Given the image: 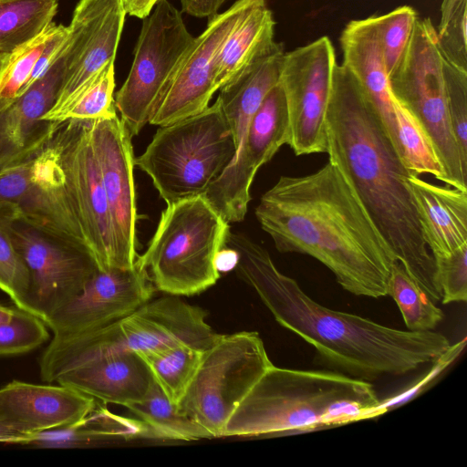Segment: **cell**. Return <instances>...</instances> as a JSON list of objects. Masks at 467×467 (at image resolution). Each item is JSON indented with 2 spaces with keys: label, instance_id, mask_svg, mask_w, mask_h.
Returning a JSON list of instances; mask_svg holds the SVG:
<instances>
[{
  "label": "cell",
  "instance_id": "277c9868",
  "mask_svg": "<svg viewBox=\"0 0 467 467\" xmlns=\"http://www.w3.org/2000/svg\"><path fill=\"white\" fill-rule=\"evenodd\" d=\"M380 401L365 379L274 364L228 420L223 437L307 431L373 417Z\"/></svg>",
  "mask_w": 467,
  "mask_h": 467
},
{
  "label": "cell",
  "instance_id": "83f0119b",
  "mask_svg": "<svg viewBox=\"0 0 467 467\" xmlns=\"http://www.w3.org/2000/svg\"><path fill=\"white\" fill-rule=\"evenodd\" d=\"M57 0H0V52L8 54L53 22Z\"/></svg>",
  "mask_w": 467,
  "mask_h": 467
},
{
  "label": "cell",
  "instance_id": "ffe728a7",
  "mask_svg": "<svg viewBox=\"0 0 467 467\" xmlns=\"http://www.w3.org/2000/svg\"><path fill=\"white\" fill-rule=\"evenodd\" d=\"M62 76L61 57L41 78L0 112V170L34 155L52 137L59 121L45 120L43 116L56 100Z\"/></svg>",
  "mask_w": 467,
  "mask_h": 467
},
{
  "label": "cell",
  "instance_id": "d4e9b609",
  "mask_svg": "<svg viewBox=\"0 0 467 467\" xmlns=\"http://www.w3.org/2000/svg\"><path fill=\"white\" fill-rule=\"evenodd\" d=\"M149 427L139 419L111 412L98 402L84 419L30 434L24 445L40 448H80L115 441L149 439Z\"/></svg>",
  "mask_w": 467,
  "mask_h": 467
},
{
  "label": "cell",
  "instance_id": "cb8c5ba5",
  "mask_svg": "<svg viewBox=\"0 0 467 467\" xmlns=\"http://www.w3.org/2000/svg\"><path fill=\"white\" fill-rule=\"evenodd\" d=\"M408 183L423 239L433 257L447 255L467 244V191L437 185L412 173Z\"/></svg>",
  "mask_w": 467,
  "mask_h": 467
},
{
  "label": "cell",
  "instance_id": "b9f144b4",
  "mask_svg": "<svg viewBox=\"0 0 467 467\" xmlns=\"http://www.w3.org/2000/svg\"><path fill=\"white\" fill-rule=\"evenodd\" d=\"M161 0H121L126 15L140 19L150 15Z\"/></svg>",
  "mask_w": 467,
  "mask_h": 467
},
{
  "label": "cell",
  "instance_id": "e575fe53",
  "mask_svg": "<svg viewBox=\"0 0 467 467\" xmlns=\"http://www.w3.org/2000/svg\"><path fill=\"white\" fill-rule=\"evenodd\" d=\"M417 12L409 5L375 16L379 41L388 77L403 58L418 20Z\"/></svg>",
  "mask_w": 467,
  "mask_h": 467
},
{
  "label": "cell",
  "instance_id": "4fadbf2b",
  "mask_svg": "<svg viewBox=\"0 0 467 467\" xmlns=\"http://www.w3.org/2000/svg\"><path fill=\"white\" fill-rule=\"evenodd\" d=\"M337 64L327 36L284 55L279 83L288 109V145L297 156L327 150L325 119Z\"/></svg>",
  "mask_w": 467,
  "mask_h": 467
},
{
  "label": "cell",
  "instance_id": "5bb4252c",
  "mask_svg": "<svg viewBox=\"0 0 467 467\" xmlns=\"http://www.w3.org/2000/svg\"><path fill=\"white\" fill-rule=\"evenodd\" d=\"M10 230L29 271V311L42 320L77 296L99 269L84 246L18 221Z\"/></svg>",
  "mask_w": 467,
  "mask_h": 467
},
{
  "label": "cell",
  "instance_id": "7bdbcfd3",
  "mask_svg": "<svg viewBox=\"0 0 467 467\" xmlns=\"http://www.w3.org/2000/svg\"><path fill=\"white\" fill-rule=\"evenodd\" d=\"M30 434L19 431L0 420V442L24 445Z\"/></svg>",
  "mask_w": 467,
  "mask_h": 467
},
{
  "label": "cell",
  "instance_id": "836d02e7",
  "mask_svg": "<svg viewBox=\"0 0 467 467\" xmlns=\"http://www.w3.org/2000/svg\"><path fill=\"white\" fill-rule=\"evenodd\" d=\"M114 88L115 60H112L82 88L58 121L98 119L117 115Z\"/></svg>",
  "mask_w": 467,
  "mask_h": 467
},
{
  "label": "cell",
  "instance_id": "ab89813d",
  "mask_svg": "<svg viewBox=\"0 0 467 467\" xmlns=\"http://www.w3.org/2000/svg\"><path fill=\"white\" fill-rule=\"evenodd\" d=\"M67 27L63 25H58L55 34L48 41L36 61L31 76L21 92V95L25 93L35 82L41 78L63 56L67 45Z\"/></svg>",
  "mask_w": 467,
  "mask_h": 467
},
{
  "label": "cell",
  "instance_id": "7c38bea8",
  "mask_svg": "<svg viewBox=\"0 0 467 467\" xmlns=\"http://www.w3.org/2000/svg\"><path fill=\"white\" fill-rule=\"evenodd\" d=\"M0 203L11 206L18 222L88 249L53 135L34 155L0 170Z\"/></svg>",
  "mask_w": 467,
  "mask_h": 467
},
{
  "label": "cell",
  "instance_id": "ac0fdd59",
  "mask_svg": "<svg viewBox=\"0 0 467 467\" xmlns=\"http://www.w3.org/2000/svg\"><path fill=\"white\" fill-rule=\"evenodd\" d=\"M131 139L118 115L91 119V140L110 213L118 268L133 267L139 256Z\"/></svg>",
  "mask_w": 467,
  "mask_h": 467
},
{
  "label": "cell",
  "instance_id": "74e56055",
  "mask_svg": "<svg viewBox=\"0 0 467 467\" xmlns=\"http://www.w3.org/2000/svg\"><path fill=\"white\" fill-rule=\"evenodd\" d=\"M447 103L461 161L467 169V70L453 62L447 72Z\"/></svg>",
  "mask_w": 467,
  "mask_h": 467
},
{
  "label": "cell",
  "instance_id": "2e32d148",
  "mask_svg": "<svg viewBox=\"0 0 467 467\" xmlns=\"http://www.w3.org/2000/svg\"><path fill=\"white\" fill-rule=\"evenodd\" d=\"M286 99L278 82L254 113L241 152L210 185L203 196L227 223L242 222L251 201L250 188L261 166L289 143Z\"/></svg>",
  "mask_w": 467,
  "mask_h": 467
},
{
  "label": "cell",
  "instance_id": "7dc6e473",
  "mask_svg": "<svg viewBox=\"0 0 467 467\" xmlns=\"http://www.w3.org/2000/svg\"><path fill=\"white\" fill-rule=\"evenodd\" d=\"M0 54H2V53L0 52ZM4 54H5V53H4Z\"/></svg>",
  "mask_w": 467,
  "mask_h": 467
},
{
  "label": "cell",
  "instance_id": "7402d4cb",
  "mask_svg": "<svg viewBox=\"0 0 467 467\" xmlns=\"http://www.w3.org/2000/svg\"><path fill=\"white\" fill-rule=\"evenodd\" d=\"M152 376L135 352L106 355L57 377L55 383L94 398L103 404L128 407L146 395Z\"/></svg>",
  "mask_w": 467,
  "mask_h": 467
},
{
  "label": "cell",
  "instance_id": "e0dca14e",
  "mask_svg": "<svg viewBox=\"0 0 467 467\" xmlns=\"http://www.w3.org/2000/svg\"><path fill=\"white\" fill-rule=\"evenodd\" d=\"M264 0H237L224 12L209 18L204 31L194 40L179 63L155 106L149 122L167 125L202 112L218 90L215 55L237 23Z\"/></svg>",
  "mask_w": 467,
  "mask_h": 467
},
{
  "label": "cell",
  "instance_id": "d6a6232c",
  "mask_svg": "<svg viewBox=\"0 0 467 467\" xmlns=\"http://www.w3.org/2000/svg\"><path fill=\"white\" fill-rule=\"evenodd\" d=\"M57 26L52 23L42 33L5 56L0 67V112L21 95L36 61Z\"/></svg>",
  "mask_w": 467,
  "mask_h": 467
},
{
  "label": "cell",
  "instance_id": "44dd1931",
  "mask_svg": "<svg viewBox=\"0 0 467 467\" xmlns=\"http://www.w3.org/2000/svg\"><path fill=\"white\" fill-rule=\"evenodd\" d=\"M98 400L68 387L12 380L0 388V420L33 433L84 419Z\"/></svg>",
  "mask_w": 467,
  "mask_h": 467
},
{
  "label": "cell",
  "instance_id": "5b68a950",
  "mask_svg": "<svg viewBox=\"0 0 467 467\" xmlns=\"http://www.w3.org/2000/svg\"><path fill=\"white\" fill-rule=\"evenodd\" d=\"M208 313L178 296L149 300L103 327L68 337H53L38 364L40 378L54 383L61 374L117 352H156L181 344L206 350L219 336L206 322Z\"/></svg>",
  "mask_w": 467,
  "mask_h": 467
},
{
  "label": "cell",
  "instance_id": "60d3db41",
  "mask_svg": "<svg viewBox=\"0 0 467 467\" xmlns=\"http://www.w3.org/2000/svg\"><path fill=\"white\" fill-rule=\"evenodd\" d=\"M225 0H181L183 12L195 17L211 18L218 14V10Z\"/></svg>",
  "mask_w": 467,
  "mask_h": 467
},
{
  "label": "cell",
  "instance_id": "52a82bcc",
  "mask_svg": "<svg viewBox=\"0 0 467 467\" xmlns=\"http://www.w3.org/2000/svg\"><path fill=\"white\" fill-rule=\"evenodd\" d=\"M234 141L217 100L200 113L159 126L135 165L167 203L203 195L234 157Z\"/></svg>",
  "mask_w": 467,
  "mask_h": 467
},
{
  "label": "cell",
  "instance_id": "8992f818",
  "mask_svg": "<svg viewBox=\"0 0 467 467\" xmlns=\"http://www.w3.org/2000/svg\"><path fill=\"white\" fill-rule=\"evenodd\" d=\"M227 223L203 195L167 204L145 252L136 263L154 289L190 296L216 284V257L225 246Z\"/></svg>",
  "mask_w": 467,
  "mask_h": 467
},
{
  "label": "cell",
  "instance_id": "8fae6325",
  "mask_svg": "<svg viewBox=\"0 0 467 467\" xmlns=\"http://www.w3.org/2000/svg\"><path fill=\"white\" fill-rule=\"evenodd\" d=\"M53 140L83 240L99 269L117 267L110 213L91 140V119L58 123Z\"/></svg>",
  "mask_w": 467,
  "mask_h": 467
},
{
  "label": "cell",
  "instance_id": "3957f363",
  "mask_svg": "<svg viewBox=\"0 0 467 467\" xmlns=\"http://www.w3.org/2000/svg\"><path fill=\"white\" fill-rule=\"evenodd\" d=\"M225 245L237 252L236 273L254 289L276 322L344 374L368 381L404 375L440 359L451 348L445 336L432 330L393 328L318 304L277 269L264 247L244 234L230 231Z\"/></svg>",
  "mask_w": 467,
  "mask_h": 467
},
{
  "label": "cell",
  "instance_id": "f1b7e54d",
  "mask_svg": "<svg viewBox=\"0 0 467 467\" xmlns=\"http://www.w3.org/2000/svg\"><path fill=\"white\" fill-rule=\"evenodd\" d=\"M204 351L194 346L181 344L138 355L167 398L177 405L188 389Z\"/></svg>",
  "mask_w": 467,
  "mask_h": 467
},
{
  "label": "cell",
  "instance_id": "f6af8a7d",
  "mask_svg": "<svg viewBox=\"0 0 467 467\" xmlns=\"http://www.w3.org/2000/svg\"><path fill=\"white\" fill-rule=\"evenodd\" d=\"M16 307H9L0 304V324L8 321L14 315Z\"/></svg>",
  "mask_w": 467,
  "mask_h": 467
},
{
  "label": "cell",
  "instance_id": "d590c367",
  "mask_svg": "<svg viewBox=\"0 0 467 467\" xmlns=\"http://www.w3.org/2000/svg\"><path fill=\"white\" fill-rule=\"evenodd\" d=\"M48 327L36 315L16 307L13 317L0 324V356L27 353L46 343Z\"/></svg>",
  "mask_w": 467,
  "mask_h": 467
},
{
  "label": "cell",
  "instance_id": "bcb514c9",
  "mask_svg": "<svg viewBox=\"0 0 467 467\" xmlns=\"http://www.w3.org/2000/svg\"><path fill=\"white\" fill-rule=\"evenodd\" d=\"M6 55L7 54H4V53L0 54V67H1V66L3 64V62H4L5 57Z\"/></svg>",
  "mask_w": 467,
  "mask_h": 467
},
{
  "label": "cell",
  "instance_id": "f546056e",
  "mask_svg": "<svg viewBox=\"0 0 467 467\" xmlns=\"http://www.w3.org/2000/svg\"><path fill=\"white\" fill-rule=\"evenodd\" d=\"M387 296L396 302L408 330L431 331L444 317L442 310L397 261L390 269Z\"/></svg>",
  "mask_w": 467,
  "mask_h": 467
},
{
  "label": "cell",
  "instance_id": "9a60e30c",
  "mask_svg": "<svg viewBox=\"0 0 467 467\" xmlns=\"http://www.w3.org/2000/svg\"><path fill=\"white\" fill-rule=\"evenodd\" d=\"M125 16L121 0L78 1L67 26L61 84L43 119L58 121L82 88L115 60Z\"/></svg>",
  "mask_w": 467,
  "mask_h": 467
},
{
  "label": "cell",
  "instance_id": "7a4b0ae2",
  "mask_svg": "<svg viewBox=\"0 0 467 467\" xmlns=\"http://www.w3.org/2000/svg\"><path fill=\"white\" fill-rule=\"evenodd\" d=\"M255 216L280 253L309 255L348 292L387 296L393 258L361 202L329 161L303 176H281Z\"/></svg>",
  "mask_w": 467,
  "mask_h": 467
},
{
  "label": "cell",
  "instance_id": "1f68e13d",
  "mask_svg": "<svg viewBox=\"0 0 467 467\" xmlns=\"http://www.w3.org/2000/svg\"><path fill=\"white\" fill-rule=\"evenodd\" d=\"M16 221L14 212L0 204V290L10 297L17 308L30 313L29 271L14 244L10 230Z\"/></svg>",
  "mask_w": 467,
  "mask_h": 467
},
{
  "label": "cell",
  "instance_id": "603a6c76",
  "mask_svg": "<svg viewBox=\"0 0 467 467\" xmlns=\"http://www.w3.org/2000/svg\"><path fill=\"white\" fill-rule=\"evenodd\" d=\"M340 45L344 56L343 64L368 95L392 142L400 151L393 112V95L383 62L375 16L348 23L342 31Z\"/></svg>",
  "mask_w": 467,
  "mask_h": 467
},
{
  "label": "cell",
  "instance_id": "8d00e7d4",
  "mask_svg": "<svg viewBox=\"0 0 467 467\" xmlns=\"http://www.w3.org/2000/svg\"><path fill=\"white\" fill-rule=\"evenodd\" d=\"M467 0H442L436 28L439 43L449 58L467 70Z\"/></svg>",
  "mask_w": 467,
  "mask_h": 467
},
{
  "label": "cell",
  "instance_id": "484cf974",
  "mask_svg": "<svg viewBox=\"0 0 467 467\" xmlns=\"http://www.w3.org/2000/svg\"><path fill=\"white\" fill-rule=\"evenodd\" d=\"M275 20L265 1L247 12L219 47L214 59L218 90L247 66L272 52Z\"/></svg>",
  "mask_w": 467,
  "mask_h": 467
},
{
  "label": "cell",
  "instance_id": "9c48e42d",
  "mask_svg": "<svg viewBox=\"0 0 467 467\" xmlns=\"http://www.w3.org/2000/svg\"><path fill=\"white\" fill-rule=\"evenodd\" d=\"M272 365L257 332L219 334L177 407L212 438L223 437L232 414Z\"/></svg>",
  "mask_w": 467,
  "mask_h": 467
},
{
  "label": "cell",
  "instance_id": "f35d334b",
  "mask_svg": "<svg viewBox=\"0 0 467 467\" xmlns=\"http://www.w3.org/2000/svg\"><path fill=\"white\" fill-rule=\"evenodd\" d=\"M442 304L467 299V244L447 255L434 257Z\"/></svg>",
  "mask_w": 467,
  "mask_h": 467
},
{
  "label": "cell",
  "instance_id": "ee69618b",
  "mask_svg": "<svg viewBox=\"0 0 467 467\" xmlns=\"http://www.w3.org/2000/svg\"><path fill=\"white\" fill-rule=\"evenodd\" d=\"M238 261L237 252L228 246L223 247L216 257V267L219 272L228 271L235 267Z\"/></svg>",
  "mask_w": 467,
  "mask_h": 467
},
{
  "label": "cell",
  "instance_id": "ba28073f",
  "mask_svg": "<svg viewBox=\"0 0 467 467\" xmlns=\"http://www.w3.org/2000/svg\"><path fill=\"white\" fill-rule=\"evenodd\" d=\"M451 62L439 43L431 19L418 18L405 55L389 81L394 98L429 137L443 171V182L467 191V169L462 166L448 112L447 72Z\"/></svg>",
  "mask_w": 467,
  "mask_h": 467
},
{
  "label": "cell",
  "instance_id": "6da1fadb",
  "mask_svg": "<svg viewBox=\"0 0 467 467\" xmlns=\"http://www.w3.org/2000/svg\"><path fill=\"white\" fill-rule=\"evenodd\" d=\"M325 126L328 161L353 190L393 258L434 302L440 301L435 259L408 183L410 171L373 102L343 63L334 69Z\"/></svg>",
  "mask_w": 467,
  "mask_h": 467
},
{
  "label": "cell",
  "instance_id": "d6986e66",
  "mask_svg": "<svg viewBox=\"0 0 467 467\" xmlns=\"http://www.w3.org/2000/svg\"><path fill=\"white\" fill-rule=\"evenodd\" d=\"M154 287L145 269H97L82 290L44 321L53 337L92 331L129 315L146 302Z\"/></svg>",
  "mask_w": 467,
  "mask_h": 467
},
{
  "label": "cell",
  "instance_id": "4dcf8cb0",
  "mask_svg": "<svg viewBox=\"0 0 467 467\" xmlns=\"http://www.w3.org/2000/svg\"><path fill=\"white\" fill-rule=\"evenodd\" d=\"M393 112L399 148L407 169L412 174H431L443 182V171L429 137L414 116L394 96Z\"/></svg>",
  "mask_w": 467,
  "mask_h": 467
},
{
  "label": "cell",
  "instance_id": "30bf717a",
  "mask_svg": "<svg viewBox=\"0 0 467 467\" xmlns=\"http://www.w3.org/2000/svg\"><path fill=\"white\" fill-rule=\"evenodd\" d=\"M193 40L182 13L168 0L159 1L143 18L130 73L115 97L116 109L131 137L149 122Z\"/></svg>",
  "mask_w": 467,
  "mask_h": 467
},
{
  "label": "cell",
  "instance_id": "4316f807",
  "mask_svg": "<svg viewBox=\"0 0 467 467\" xmlns=\"http://www.w3.org/2000/svg\"><path fill=\"white\" fill-rule=\"evenodd\" d=\"M126 408L152 431L156 439L191 441L212 438L167 398L153 379L144 398Z\"/></svg>",
  "mask_w": 467,
  "mask_h": 467
}]
</instances>
